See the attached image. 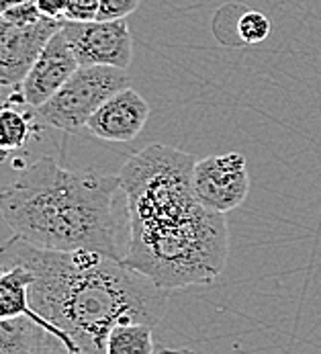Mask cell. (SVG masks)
<instances>
[{
	"label": "cell",
	"mask_w": 321,
	"mask_h": 354,
	"mask_svg": "<svg viewBox=\"0 0 321 354\" xmlns=\"http://www.w3.org/2000/svg\"><path fill=\"white\" fill-rule=\"evenodd\" d=\"M41 354H72V353L64 346V342H61V340L52 338V342L43 348V353Z\"/></svg>",
	"instance_id": "obj_19"
},
{
	"label": "cell",
	"mask_w": 321,
	"mask_h": 354,
	"mask_svg": "<svg viewBox=\"0 0 321 354\" xmlns=\"http://www.w3.org/2000/svg\"><path fill=\"white\" fill-rule=\"evenodd\" d=\"M52 338H55V336H52ZM52 338H50V342H52ZM57 340H59V338H57ZM50 342H48V344H50ZM48 344H46V346H48ZM46 346H43V348H46ZM43 348H41V351H39V353H37V354L43 353Z\"/></svg>",
	"instance_id": "obj_21"
},
{
	"label": "cell",
	"mask_w": 321,
	"mask_h": 354,
	"mask_svg": "<svg viewBox=\"0 0 321 354\" xmlns=\"http://www.w3.org/2000/svg\"><path fill=\"white\" fill-rule=\"evenodd\" d=\"M195 164L191 153L152 144L119 172L129 230L123 262L166 291L213 283L229 256L227 219L197 199Z\"/></svg>",
	"instance_id": "obj_1"
},
{
	"label": "cell",
	"mask_w": 321,
	"mask_h": 354,
	"mask_svg": "<svg viewBox=\"0 0 321 354\" xmlns=\"http://www.w3.org/2000/svg\"><path fill=\"white\" fill-rule=\"evenodd\" d=\"M61 23L43 17L33 25H17L0 15V82L4 86L21 91L23 80L41 51L61 31Z\"/></svg>",
	"instance_id": "obj_7"
},
{
	"label": "cell",
	"mask_w": 321,
	"mask_h": 354,
	"mask_svg": "<svg viewBox=\"0 0 321 354\" xmlns=\"http://www.w3.org/2000/svg\"><path fill=\"white\" fill-rule=\"evenodd\" d=\"M129 86V74L110 66H80L68 82L39 109V121L59 131L76 133L86 127L90 117L117 95Z\"/></svg>",
	"instance_id": "obj_4"
},
{
	"label": "cell",
	"mask_w": 321,
	"mask_h": 354,
	"mask_svg": "<svg viewBox=\"0 0 321 354\" xmlns=\"http://www.w3.org/2000/svg\"><path fill=\"white\" fill-rule=\"evenodd\" d=\"M52 336L25 315L0 319V354H37Z\"/></svg>",
	"instance_id": "obj_12"
},
{
	"label": "cell",
	"mask_w": 321,
	"mask_h": 354,
	"mask_svg": "<svg viewBox=\"0 0 321 354\" xmlns=\"http://www.w3.org/2000/svg\"><path fill=\"white\" fill-rule=\"evenodd\" d=\"M37 8L41 10L43 17H50L55 21H64L66 19V10H68V0H35Z\"/></svg>",
	"instance_id": "obj_17"
},
{
	"label": "cell",
	"mask_w": 321,
	"mask_h": 354,
	"mask_svg": "<svg viewBox=\"0 0 321 354\" xmlns=\"http://www.w3.org/2000/svg\"><path fill=\"white\" fill-rule=\"evenodd\" d=\"M139 8V0H101L97 21H123Z\"/></svg>",
	"instance_id": "obj_15"
},
{
	"label": "cell",
	"mask_w": 321,
	"mask_h": 354,
	"mask_svg": "<svg viewBox=\"0 0 321 354\" xmlns=\"http://www.w3.org/2000/svg\"><path fill=\"white\" fill-rule=\"evenodd\" d=\"M119 197V174L68 170L54 156H43L0 191V213L14 236L39 248L123 260Z\"/></svg>",
	"instance_id": "obj_3"
},
{
	"label": "cell",
	"mask_w": 321,
	"mask_h": 354,
	"mask_svg": "<svg viewBox=\"0 0 321 354\" xmlns=\"http://www.w3.org/2000/svg\"><path fill=\"white\" fill-rule=\"evenodd\" d=\"M193 187L203 207L227 215L246 201L250 193L246 156L240 152H227L197 160Z\"/></svg>",
	"instance_id": "obj_6"
},
{
	"label": "cell",
	"mask_w": 321,
	"mask_h": 354,
	"mask_svg": "<svg viewBox=\"0 0 321 354\" xmlns=\"http://www.w3.org/2000/svg\"><path fill=\"white\" fill-rule=\"evenodd\" d=\"M101 0H68L64 21H97Z\"/></svg>",
	"instance_id": "obj_16"
},
{
	"label": "cell",
	"mask_w": 321,
	"mask_h": 354,
	"mask_svg": "<svg viewBox=\"0 0 321 354\" xmlns=\"http://www.w3.org/2000/svg\"><path fill=\"white\" fill-rule=\"evenodd\" d=\"M35 109L21 102L0 104V162H4L10 152L27 148L37 131Z\"/></svg>",
	"instance_id": "obj_11"
},
{
	"label": "cell",
	"mask_w": 321,
	"mask_h": 354,
	"mask_svg": "<svg viewBox=\"0 0 321 354\" xmlns=\"http://www.w3.org/2000/svg\"><path fill=\"white\" fill-rule=\"evenodd\" d=\"M6 266H25L33 274V309L82 354H105L115 326H156L168 307L170 291L105 254L46 250L12 236L0 246V268Z\"/></svg>",
	"instance_id": "obj_2"
},
{
	"label": "cell",
	"mask_w": 321,
	"mask_h": 354,
	"mask_svg": "<svg viewBox=\"0 0 321 354\" xmlns=\"http://www.w3.org/2000/svg\"><path fill=\"white\" fill-rule=\"evenodd\" d=\"M61 31L78 66H110L127 70L133 59V39L123 21H64Z\"/></svg>",
	"instance_id": "obj_5"
},
{
	"label": "cell",
	"mask_w": 321,
	"mask_h": 354,
	"mask_svg": "<svg viewBox=\"0 0 321 354\" xmlns=\"http://www.w3.org/2000/svg\"><path fill=\"white\" fill-rule=\"evenodd\" d=\"M150 119V104L131 86L113 95L86 123V129L105 142H133Z\"/></svg>",
	"instance_id": "obj_9"
},
{
	"label": "cell",
	"mask_w": 321,
	"mask_h": 354,
	"mask_svg": "<svg viewBox=\"0 0 321 354\" xmlns=\"http://www.w3.org/2000/svg\"><path fill=\"white\" fill-rule=\"evenodd\" d=\"M4 102H21V104H25V99H23L21 91H12V88L4 86L0 82V104H4Z\"/></svg>",
	"instance_id": "obj_18"
},
{
	"label": "cell",
	"mask_w": 321,
	"mask_h": 354,
	"mask_svg": "<svg viewBox=\"0 0 321 354\" xmlns=\"http://www.w3.org/2000/svg\"><path fill=\"white\" fill-rule=\"evenodd\" d=\"M31 283H33V274L25 266L0 268V319L25 315V317L33 319L35 324H39L41 328H46L48 332H52L55 338H59L70 353L82 354L64 332H59L55 326H52L48 319H43L33 309V305L29 301V287H31Z\"/></svg>",
	"instance_id": "obj_10"
},
{
	"label": "cell",
	"mask_w": 321,
	"mask_h": 354,
	"mask_svg": "<svg viewBox=\"0 0 321 354\" xmlns=\"http://www.w3.org/2000/svg\"><path fill=\"white\" fill-rule=\"evenodd\" d=\"M78 68V59L70 50L64 31H57L21 84L25 104L31 109L46 104Z\"/></svg>",
	"instance_id": "obj_8"
},
{
	"label": "cell",
	"mask_w": 321,
	"mask_h": 354,
	"mask_svg": "<svg viewBox=\"0 0 321 354\" xmlns=\"http://www.w3.org/2000/svg\"><path fill=\"white\" fill-rule=\"evenodd\" d=\"M270 35V21L264 12L252 10V8H242L237 15V41L246 46H256L262 44Z\"/></svg>",
	"instance_id": "obj_14"
},
{
	"label": "cell",
	"mask_w": 321,
	"mask_h": 354,
	"mask_svg": "<svg viewBox=\"0 0 321 354\" xmlns=\"http://www.w3.org/2000/svg\"><path fill=\"white\" fill-rule=\"evenodd\" d=\"M105 354H180L176 351H158L154 340V326L131 322L119 324L110 330Z\"/></svg>",
	"instance_id": "obj_13"
},
{
	"label": "cell",
	"mask_w": 321,
	"mask_h": 354,
	"mask_svg": "<svg viewBox=\"0 0 321 354\" xmlns=\"http://www.w3.org/2000/svg\"><path fill=\"white\" fill-rule=\"evenodd\" d=\"M23 2H33V0H0V15H4L10 6L23 4Z\"/></svg>",
	"instance_id": "obj_20"
}]
</instances>
